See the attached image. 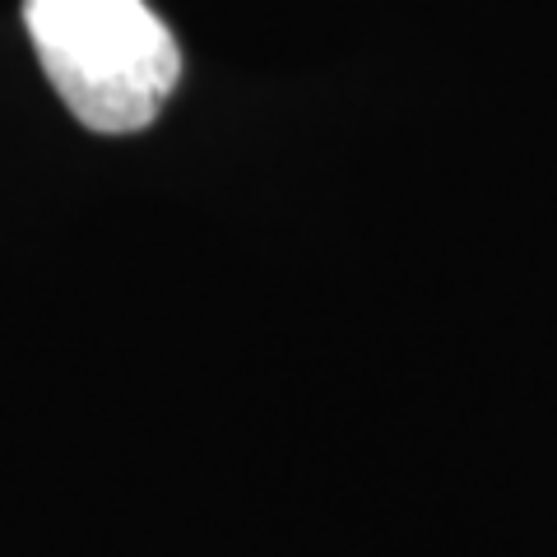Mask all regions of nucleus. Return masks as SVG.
<instances>
[{"mask_svg": "<svg viewBox=\"0 0 557 557\" xmlns=\"http://www.w3.org/2000/svg\"><path fill=\"white\" fill-rule=\"evenodd\" d=\"M51 89L98 135L153 126L182 79V47L149 0H24Z\"/></svg>", "mask_w": 557, "mask_h": 557, "instance_id": "obj_1", "label": "nucleus"}]
</instances>
